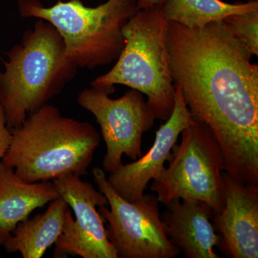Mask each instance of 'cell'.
Returning <instances> with one entry per match:
<instances>
[{
    "mask_svg": "<svg viewBox=\"0 0 258 258\" xmlns=\"http://www.w3.org/2000/svg\"><path fill=\"white\" fill-rule=\"evenodd\" d=\"M170 69L193 119L208 125L224 171L258 186V66L223 21L189 29L168 24Z\"/></svg>",
    "mask_w": 258,
    "mask_h": 258,
    "instance_id": "1",
    "label": "cell"
},
{
    "mask_svg": "<svg viewBox=\"0 0 258 258\" xmlns=\"http://www.w3.org/2000/svg\"><path fill=\"white\" fill-rule=\"evenodd\" d=\"M2 161L27 182L88 174L101 135L91 123L64 116L50 103L11 129Z\"/></svg>",
    "mask_w": 258,
    "mask_h": 258,
    "instance_id": "2",
    "label": "cell"
},
{
    "mask_svg": "<svg viewBox=\"0 0 258 258\" xmlns=\"http://www.w3.org/2000/svg\"><path fill=\"white\" fill-rule=\"evenodd\" d=\"M6 56L0 69V103L10 129L58 96L79 69L66 57L59 32L42 19Z\"/></svg>",
    "mask_w": 258,
    "mask_h": 258,
    "instance_id": "3",
    "label": "cell"
},
{
    "mask_svg": "<svg viewBox=\"0 0 258 258\" xmlns=\"http://www.w3.org/2000/svg\"><path fill=\"white\" fill-rule=\"evenodd\" d=\"M168 24L159 5L139 10L123 29L125 45L114 66L91 86L110 95L115 85L137 90L147 96L156 119L167 120L176 93L166 44Z\"/></svg>",
    "mask_w": 258,
    "mask_h": 258,
    "instance_id": "4",
    "label": "cell"
},
{
    "mask_svg": "<svg viewBox=\"0 0 258 258\" xmlns=\"http://www.w3.org/2000/svg\"><path fill=\"white\" fill-rule=\"evenodd\" d=\"M20 15L42 19L57 30L66 55L78 68L93 70L108 66L125 45L123 29L139 10L137 0H108L96 7L81 0H58L45 7L40 0H19Z\"/></svg>",
    "mask_w": 258,
    "mask_h": 258,
    "instance_id": "5",
    "label": "cell"
},
{
    "mask_svg": "<svg viewBox=\"0 0 258 258\" xmlns=\"http://www.w3.org/2000/svg\"><path fill=\"white\" fill-rule=\"evenodd\" d=\"M180 135L181 142L172 148L169 166L153 180L151 191L165 206L175 199H191L208 204L214 213H219L225 205V166L218 144L208 125L198 122Z\"/></svg>",
    "mask_w": 258,
    "mask_h": 258,
    "instance_id": "6",
    "label": "cell"
},
{
    "mask_svg": "<svg viewBox=\"0 0 258 258\" xmlns=\"http://www.w3.org/2000/svg\"><path fill=\"white\" fill-rule=\"evenodd\" d=\"M92 173L110 206L98 207V212L108 223L107 237L118 258H174L181 253L164 232L157 196L144 194L127 201L113 189L103 169L94 167Z\"/></svg>",
    "mask_w": 258,
    "mask_h": 258,
    "instance_id": "7",
    "label": "cell"
},
{
    "mask_svg": "<svg viewBox=\"0 0 258 258\" xmlns=\"http://www.w3.org/2000/svg\"><path fill=\"white\" fill-rule=\"evenodd\" d=\"M109 96L105 90L91 86L77 97L78 103L96 117L101 127L106 146L103 169L108 173L123 164V154L134 160L143 155L142 137L156 120L140 91L131 88L120 98L113 99Z\"/></svg>",
    "mask_w": 258,
    "mask_h": 258,
    "instance_id": "8",
    "label": "cell"
},
{
    "mask_svg": "<svg viewBox=\"0 0 258 258\" xmlns=\"http://www.w3.org/2000/svg\"><path fill=\"white\" fill-rule=\"evenodd\" d=\"M53 183L76 217L75 220L70 208L68 209L63 228L55 243L54 257L70 254L83 258H118L96 208L108 206L105 195L78 176H62L54 179Z\"/></svg>",
    "mask_w": 258,
    "mask_h": 258,
    "instance_id": "9",
    "label": "cell"
},
{
    "mask_svg": "<svg viewBox=\"0 0 258 258\" xmlns=\"http://www.w3.org/2000/svg\"><path fill=\"white\" fill-rule=\"evenodd\" d=\"M175 86V99L172 113L156 132L155 141L147 154L130 164H122L109 173L107 181L115 192L129 202L143 198L152 180L158 177L166 161L171 157L172 148L184 128L197 123L193 119L179 86Z\"/></svg>",
    "mask_w": 258,
    "mask_h": 258,
    "instance_id": "10",
    "label": "cell"
},
{
    "mask_svg": "<svg viewBox=\"0 0 258 258\" xmlns=\"http://www.w3.org/2000/svg\"><path fill=\"white\" fill-rule=\"evenodd\" d=\"M225 205L213 213L217 247L232 258L258 257V186L241 184L224 173Z\"/></svg>",
    "mask_w": 258,
    "mask_h": 258,
    "instance_id": "11",
    "label": "cell"
},
{
    "mask_svg": "<svg viewBox=\"0 0 258 258\" xmlns=\"http://www.w3.org/2000/svg\"><path fill=\"white\" fill-rule=\"evenodd\" d=\"M161 215L169 241L186 258H217L220 237L212 222L213 210L200 200L175 199Z\"/></svg>",
    "mask_w": 258,
    "mask_h": 258,
    "instance_id": "12",
    "label": "cell"
},
{
    "mask_svg": "<svg viewBox=\"0 0 258 258\" xmlns=\"http://www.w3.org/2000/svg\"><path fill=\"white\" fill-rule=\"evenodd\" d=\"M60 197L53 181H24L11 166L0 161V245L35 209Z\"/></svg>",
    "mask_w": 258,
    "mask_h": 258,
    "instance_id": "13",
    "label": "cell"
},
{
    "mask_svg": "<svg viewBox=\"0 0 258 258\" xmlns=\"http://www.w3.org/2000/svg\"><path fill=\"white\" fill-rule=\"evenodd\" d=\"M69 208L60 196L50 202L44 213L20 222L3 244L7 252H19L23 258L43 257L60 235Z\"/></svg>",
    "mask_w": 258,
    "mask_h": 258,
    "instance_id": "14",
    "label": "cell"
},
{
    "mask_svg": "<svg viewBox=\"0 0 258 258\" xmlns=\"http://www.w3.org/2000/svg\"><path fill=\"white\" fill-rule=\"evenodd\" d=\"M258 9V2L230 4L222 0H165L161 13L167 21L189 29H200L209 23L223 21L227 16Z\"/></svg>",
    "mask_w": 258,
    "mask_h": 258,
    "instance_id": "15",
    "label": "cell"
},
{
    "mask_svg": "<svg viewBox=\"0 0 258 258\" xmlns=\"http://www.w3.org/2000/svg\"><path fill=\"white\" fill-rule=\"evenodd\" d=\"M223 22L252 55H258V9L230 15Z\"/></svg>",
    "mask_w": 258,
    "mask_h": 258,
    "instance_id": "16",
    "label": "cell"
},
{
    "mask_svg": "<svg viewBox=\"0 0 258 258\" xmlns=\"http://www.w3.org/2000/svg\"><path fill=\"white\" fill-rule=\"evenodd\" d=\"M11 141V129L8 127L4 108L0 103V161L5 157Z\"/></svg>",
    "mask_w": 258,
    "mask_h": 258,
    "instance_id": "17",
    "label": "cell"
},
{
    "mask_svg": "<svg viewBox=\"0 0 258 258\" xmlns=\"http://www.w3.org/2000/svg\"><path fill=\"white\" fill-rule=\"evenodd\" d=\"M164 1L165 0H137V7L139 10H141L149 8V7L156 6V5L161 6Z\"/></svg>",
    "mask_w": 258,
    "mask_h": 258,
    "instance_id": "18",
    "label": "cell"
},
{
    "mask_svg": "<svg viewBox=\"0 0 258 258\" xmlns=\"http://www.w3.org/2000/svg\"><path fill=\"white\" fill-rule=\"evenodd\" d=\"M254 2H258V0H247V3H254Z\"/></svg>",
    "mask_w": 258,
    "mask_h": 258,
    "instance_id": "19",
    "label": "cell"
}]
</instances>
